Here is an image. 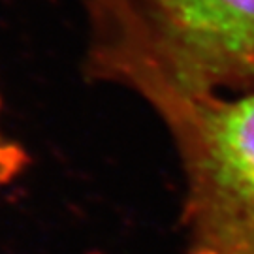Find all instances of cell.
Instances as JSON below:
<instances>
[{
    "mask_svg": "<svg viewBox=\"0 0 254 254\" xmlns=\"http://www.w3.org/2000/svg\"><path fill=\"white\" fill-rule=\"evenodd\" d=\"M27 149L9 132L4 117V104L0 98V190L11 187L23 177L28 166Z\"/></svg>",
    "mask_w": 254,
    "mask_h": 254,
    "instance_id": "obj_3",
    "label": "cell"
},
{
    "mask_svg": "<svg viewBox=\"0 0 254 254\" xmlns=\"http://www.w3.org/2000/svg\"><path fill=\"white\" fill-rule=\"evenodd\" d=\"M85 70L134 92L254 89V0H85Z\"/></svg>",
    "mask_w": 254,
    "mask_h": 254,
    "instance_id": "obj_1",
    "label": "cell"
},
{
    "mask_svg": "<svg viewBox=\"0 0 254 254\" xmlns=\"http://www.w3.org/2000/svg\"><path fill=\"white\" fill-rule=\"evenodd\" d=\"M145 104L181 162L189 254H254V89L158 92Z\"/></svg>",
    "mask_w": 254,
    "mask_h": 254,
    "instance_id": "obj_2",
    "label": "cell"
}]
</instances>
